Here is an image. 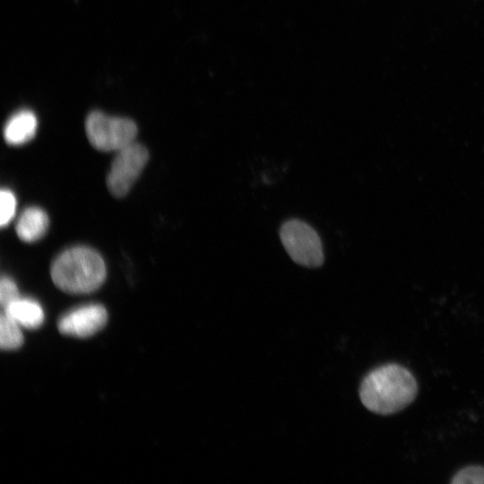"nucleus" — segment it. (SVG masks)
I'll use <instances>...</instances> for the list:
<instances>
[{"mask_svg":"<svg viewBox=\"0 0 484 484\" xmlns=\"http://www.w3.org/2000/svg\"><path fill=\"white\" fill-rule=\"evenodd\" d=\"M413 375L398 364H386L370 371L362 380L359 397L370 411L389 415L409 405L416 397Z\"/></svg>","mask_w":484,"mask_h":484,"instance_id":"obj_1","label":"nucleus"},{"mask_svg":"<svg viewBox=\"0 0 484 484\" xmlns=\"http://www.w3.org/2000/svg\"><path fill=\"white\" fill-rule=\"evenodd\" d=\"M51 278L56 287L69 294H86L99 289L107 271L102 256L89 246L65 249L51 265Z\"/></svg>","mask_w":484,"mask_h":484,"instance_id":"obj_2","label":"nucleus"},{"mask_svg":"<svg viewBox=\"0 0 484 484\" xmlns=\"http://www.w3.org/2000/svg\"><path fill=\"white\" fill-rule=\"evenodd\" d=\"M91 144L101 151H117L134 142L135 123L125 117H110L100 111L89 114L85 123Z\"/></svg>","mask_w":484,"mask_h":484,"instance_id":"obj_3","label":"nucleus"},{"mask_svg":"<svg viewBox=\"0 0 484 484\" xmlns=\"http://www.w3.org/2000/svg\"><path fill=\"white\" fill-rule=\"evenodd\" d=\"M281 243L290 258L298 264L315 268L324 264V252L320 237L306 222L291 219L280 229Z\"/></svg>","mask_w":484,"mask_h":484,"instance_id":"obj_4","label":"nucleus"},{"mask_svg":"<svg viewBox=\"0 0 484 484\" xmlns=\"http://www.w3.org/2000/svg\"><path fill=\"white\" fill-rule=\"evenodd\" d=\"M149 159L147 149L132 143L117 151L107 176V186L116 197L125 196L143 170Z\"/></svg>","mask_w":484,"mask_h":484,"instance_id":"obj_5","label":"nucleus"},{"mask_svg":"<svg viewBox=\"0 0 484 484\" xmlns=\"http://www.w3.org/2000/svg\"><path fill=\"white\" fill-rule=\"evenodd\" d=\"M107 320L108 314L103 306L89 304L64 315L58 322V329L63 334L85 338L102 329Z\"/></svg>","mask_w":484,"mask_h":484,"instance_id":"obj_6","label":"nucleus"},{"mask_svg":"<svg viewBox=\"0 0 484 484\" xmlns=\"http://www.w3.org/2000/svg\"><path fill=\"white\" fill-rule=\"evenodd\" d=\"M38 120L35 114L28 109L14 113L4 127V138L10 145H22L30 141L36 134Z\"/></svg>","mask_w":484,"mask_h":484,"instance_id":"obj_7","label":"nucleus"},{"mask_svg":"<svg viewBox=\"0 0 484 484\" xmlns=\"http://www.w3.org/2000/svg\"><path fill=\"white\" fill-rule=\"evenodd\" d=\"M48 226L49 220L46 212L39 207L30 206L21 213L15 229L21 240L31 243L43 238Z\"/></svg>","mask_w":484,"mask_h":484,"instance_id":"obj_8","label":"nucleus"},{"mask_svg":"<svg viewBox=\"0 0 484 484\" xmlns=\"http://www.w3.org/2000/svg\"><path fill=\"white\" fill-rule=\"evenodd\" d=\"M21 326L28 329L39 327L44 321V311L40 304L29 298L19 297L3 308Z\"/></svg>","mask_w":484,"mask_h":484,"instance_id":"obj_9","label":"nucleus"},{"mask_svg":"<svg viewBox=\"0 0 484 484\" xmlns=\"http://www.w3.org/2000/svg\"><path fill=\"white\" fill-rule=\"evenodd\" d=\"M23 343L21 325L4 311L0 318V345L3 350H13Z\"/></svg>","mask_w":484,"mask_h":484,"instance_id":"obj_10","label":"nucleus"},{"mask_svg":"<svg viewBox=\"0 0 484 484\" xmlns=\"http://www.w3.org/2000/svg\"><path fill=\"white\" fill-rule=\"evenodd\" d=\"M0 224L1 227L7 226L13 219L16 212V197L8 188H3L0 193Z\"/></svg>","mask_w":484,"mask_h":484,"instance_id":"obj_11","label":"nucleus"},{"mask_svg":"<svg viewBox=\"0 0 484 484\" xmlns=\"http://www.w3.org/2000/svg\"><path fill=\"white\" fill-rule=\"evenodd\" d=\"M454 484H484V467L468 466L459 471L451 480Z\"/></svg>","mask_w":484,"mask_h":484,"instance_id":"obj_12","label":"nucleus"},{"mask_svg":"<svg viewBox=\"0 0 484 484\" xmlns=\"http://www.w3.org/2000/svg\"><path fill=\"white\" fill-rule=\"evenodd\" d=\"M20 297L15 281L9 276L4 275L0 281V301L2 307H5Z\"/></svg>","mask_w":484,"mask_h":484,"instance_id":"obj_13","label":"nucleus"}]
</instances>
